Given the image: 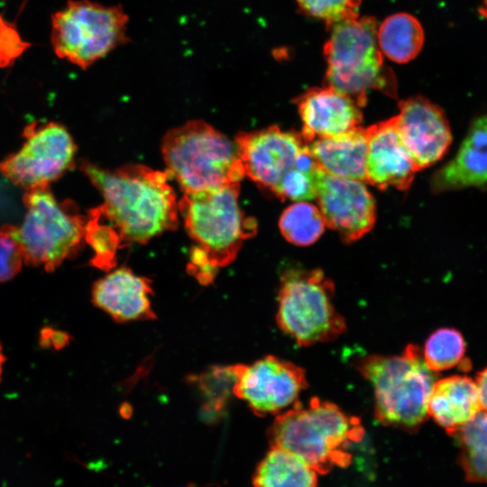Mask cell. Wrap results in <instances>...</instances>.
<instances>
[{
	"label": "cell",
	"mask_w": 487,
	"mask_h": 487,
	"mask_svg": "<svg viewBox=\"0 0 487 487\" xmlns=\"http://www.w3.org/2000/svg\"><path fill=\"white\" fill-rule=\"evenodd\" d=\"M81 170L104 198L96 212L122 244H145L177 226L179 204L165 171L142 165L106 170L87 161Z\"/></svg>",
	"instance_id": "6da1fadb"
},
{
	"label": "cell",
	"mask_w": 487,
	"mask_h": 487,
	"mask_svg": "<svg viewBox=\"0 0 487 487\" xmlns=\"http://www.w3.org/2000/svg\"><path fill=\"white\" fill-rule=\"evenodd\" d=\"M363 436L359 418L317 398H312L306 406L297 400L275 418L269 429L272 446L294 453L318 473L348 465L351 455L347 447Z\"/></svg>",
	"instance_id": "7a4b0ae2"
},
{
	"label": "cell",
	"mask_w": 487,
	"mask_h": 487,
	"mask_svg": "<svg viewBox=\"0 0 487 487\" xmlns=\"http://www.w3.org/2000/svg\"><path fill=\"white\" fill-rule=\"evenodd\" d=\"M377 22L372 16H357L332 25L324 45L327 64L325 86L350 96L363 107L370 90L395 97L397 81L383 62L377 41Z\"/></svg>",
	"instance_id": "3957f363"
},
{
	"label": "cell",
	"mask_w": 487,
	"mask_h": 487,
	"mask_svg": "<svg viewBox=\"0 0 487 487\" xmlns=\"http://www.w3.org/2000/svg\"><path fill=\"white\" fill-rule=\"evenodd\" d=\"M358 369L373 387L375 417L381 424L413 430L426 420L436 372L419 347L409 345L400 355H367Z\"/></svg>",
	"instance_id": "277c9868"
},
{
	"label": "cell",
	"mask_w": 487,
	"mask_h": 487,
	"mask_svg": "<svg viewBox=\"0 0 487 487\" xmlns=\"http://www.w3.org/2000/svg\"><path fill=\"white\" fill-rule=\"evenodd\" d=\"M161 152L165 172L184 193L239 183L245 176L235 143L203 121L170 130Z\"/></svg>",
	"instance_id": "5b68a950"
},
{
	"label": "cell",
	"mask_w": 487,
	"mask_h": 487,
	"mask_svg": "<svg viewBox=\"0 0 487 487\" xmlns=\"http://www.w3.org/2000/svg\"><path fill=\"white\" fill-rule=\"evenodd\" d=\"M239 183L185 193L179 203L194 249L217 269L233 262L243 242L256 232V223L246 217L239 204Z\"/></svg>",
	"instance_id": "8992f818"
},
{
	"label": "cell",
	"mask_w": 487,
	"mask_h": 487,
	"mask_svg": "<svg viewBox=\"0 0 487 487\" xmlns=\"http://www.w3.org/2000/svg\"><path fill=\"white\" fill-rule=\"evenodd\" d=\"M334 284L321 270H287L281 275L278 295L279 326L299 345L337 338L346 324L334 305Z\"/></svg>",
	"instance_id": "52a82bcc"
},
{
	"label": "cell",
	"mask_w": 487,
	"mask_h": 487,
	"mask_svg": "<svg viewBox=\"0 0 487 487\" xmlns=\"http://www.w3.org/2000/svg\"><path fill=\"white\" fill-rule=\"evenodd\" d=\"M23 203L26 214L15 237L24 262L52 271L78 251L87 219L71 203L58 202L48 188L27 190Z\"/></svg>",
	"instance_id": "ba28073f"
},
{
	"label": "cell",
	"mask_w": 487,
	"mask_h": 487,
	"mask_svg": "<svg viewBox=\"0 0 487 487\" xmlns=\"http://www.w3.org/2000/svg\"><path fill=\"white\" fill-rule=\"evenodd\" d=\"M128 15L119 5L69 1L52 15L51 43L58 57L87 69L129 41Z\"/></svg>",
	"instance_id": "9c48e42d"
},
{
	"label": "cell",
	"mask_w": 487,
	"mask_h": 487,
	"mask_svg": "<svg viewBox=\"0 0 487 487\" xmlns=\"http://www.w3.org/2000/svg\"><path fill=\"white\" fill-rule=\"evenodd\" d=\"M25 142L0 162V171L27 190L46 188L73 166L76 145L57 123H32L24 128Z\"/></svg>",
	"instance_id": "30bf717a"
},
{
	"label": "cell",
	"mask_w": 487,
	"mask_h": 487,
	"mask_svg": "<svg viewBox=\"0 0 487 487\" xmlns=\"http://www.w3.org/2000/svg\"><path fill=\"white\" fill-rule=\"evenodd\" d=\"M234 143L244 174L276 196L291 171L313 160L299 133L276 125L240 133Z\"/></svg>",
	"instance_id": "8fae6325"
},
{
	"label": "cell",
	"mask_w": 487,
	"mask_h": 487,
	"mask_svg": "<svg viewBox=\"0 0 487 487\" xmlns=\"http://www.w3.org/2000/svg\"><path fill=\"white\" fill-rule=\"evenodd\" d=\"M233 393L244 400L258 416L278 413L297 401L308 387L305 371L273 355L252 364L235 365Z\"/></svg>",
	"instance_id": "7c38bea8"
},
{
	"label": "cell",
	"mask_w": 487,
	"mask_h": 487,
	"mask_svg": "<svg viewBox=\"0 0 487 487\" xmlns=\"http://www.w3.org/2000/svg\"><path fill=\"white\" fill-rule=\"evenodd\" d=\"M326 225L345 243L354 242L373 227L376 206L363 181L319 174L316 198Z\"/></svg>",
	"instance_id": "4fadbf2b"
},
{
	"label": "cell",
	"mask_w": 487,
	"mask_h": 487,
	"mask_svg": "<svg viewBox=\"0 0 487 487\" xmlns=\"http://www.w3.org/2000/svg\"><path fill=\"white\" fill-rule=\"evenodd\" d=\"M396 124L400 135L418 170L442 159L452 143V132L444 110L422 96L401 100Z\"/></svg>",
	"instance_id": "5bb4252c"
},
{
	"label": "cell",
	"mask_w": 487,
	"mask_h": 487,
	"mask_svg": "<svg viewBox=\"0 0 487 487\" xmlns=\"http://www.w3.org/2000/svg\"><path fill=\"white\" fill-rule=\"evenodd\" d=\"M366 133V182L380 189L408 190L418 169L400 135L396 116L371 125Z\"/></svg>",
	"instance_id": "9a60e30c"
},
{
	"label": "cell",
	"mask_w": 487,
	"mask_h": 487,
	"mask_svg": "<svg viewBox=\"0 0 487 487\" xmlns=\"http://www.w3.org/2000/svg\"><path fill=\"white\" fill-rule=\"evenodd\" d=\"M296 104L303 124L300 134L307 143L350 131L363 119L355 101L328 86L308 89Z\"/></svg>",
	"instance_id": "2e32d148"
},
{
	"label": "cell",
	"mask_w": 487,
	"mask_h": 487,
	"mask_svg": "<svg viewBox=\"0 0 487 487\" xmlns=\"http://www.w3.org/2000/svg\"><path fill=\"white\" fill-rule=\"evenodd\" d=\"M434 193L469 188L487 191V114L475 116L455 155L431 179Z\"/></svg>",
	"instance_id": "e0dca14e"
},
{
	"label": "cell",
	"mask_w": 487,
	"mask_h": 487,
	"mask_svg": "<svg viewBox=\"0 0 487 487\" xmlns=\"http://www.w3.org/2000/svg\"><path fill=\"white\" fill-rule=\"evenodd\" d=\"M152 281L119 268L98 280L93 286L94 304L118 322L155 318L149 295Z\"/></svg>",
	"instance_id": "ac0fdd59"
},
{
	"label": "cell",
	"mask_w": 487,
	"mask_h": 487,
	"mask_svg": "<svg viewBox=\"0 0 487 487\" xmlns=\"http://www.w3.org/2000/svg\"><path fill=\"white\" fill-rule=\"evenodd\" d=\"M307 146L326 173L366 182V128L357 126L338 135L317 138Z\"/></svg>",
	"instance_id": "d6986e66"
},
{
	"label": "cell",
	"mask_w": 487,
	"mask_h": 487,
	"mask_svg": "<svg viewBox=\"0 0 487 487\" xmlns=\"http://www.w3.org/2000/svg\"><path fill=\"white\" fill-rule=\"evenodd\" d=\"M476 382L467 376L453 375L436 381L427 401V414L453 435L480 410Z\"/></svg>",
	"instance_id": "ffe728a7"
},
{
	"label": "cell",
	"mask_w": 487,
	"mask_h": 487,
	"mask_svg": "<svg viewBox=\"0 0 487 487\" xmlns=\"http://www.w3.org/2000/svg\"><path fill=\"white\" fill-rule=\"evenodd\" d=\"M318 473L305 460L272 446L257 465L253 487H317Z\"/></svg>",
	"instance_id": "44dd1931"
},
{
	"label": "cell",
	"mask_w": 487,
	"mask_h": 487,
	"mask_svg": "<svg viewBox=\"0 0 487 487\" xmlns=\"http://www.w3.org/2000/svg\"><path fill=\"white\" fill-rule=\"evenodd\" d=\"M424 40L421 23L407 13L391 14L377 27V41L381 52L396 63H407L414 60L421 51Z\"/></svg>",
	"instance_id": "7402d4cb"
},
{
	"label": "cell",
	"mask_w": 487,
	"mask_h": 487,
	"mask_svg": "<svg viewBox=\"0 0 487 487\" xmlns=\"http://www.w3.org/2000/svg\"><path fill=\"white\" fill-rule=\"evenodd\" d=\"M279 226L288 242L298 246H308L321 236L326 223L318 207L306 201H297L283 211Z\"/></svg>",
	"instance_id": "603a6c76"
},
{
	"label": "cell",
	"mask_w": 487,
	"mask_h": 487,
	"mask_svg": "<svg viewBox=\"0 0 487 487\" xmlns=\"http://www.w3.org/2000/svg\"><path fill=\"white\" fill-rule=\"evenodd\" d=\"M464 353L462 334L455 328L442 327L427 337L422 354L428 368L437 373L462 363Z\"/></svg>",
	"instance_id": "cb8c5ba5"
},
{
	"label": "cell",
	"mask_w": 487,
	"mask_h": 487,
	"mask_svg": "<svg viewBox=\"0 0 487 487\" xmlns=\"http://www.w3.org/2000/svg\"><path fill=\"white\" fill-rule=\"evenodd\" d=\"M87 220L85 239L95 253L92 265L108 271L115 265V254L122 242L116 232L92 209Z\"/></svg>",
	"instance_id": "d4e9b609"
},
{
	"label": "cell",
	"mask_w": 487,
	"mask_h": 487,
	"mask_svg": "<svg viewBox=\"0 0 487 487\" xmlns=\"http://www.w3.org/2000/svg\"><path fill=\"white\" fill-rule=\"evenodd\" d=\"M306 15L324 22L329 29L335 23L359 16L362 0H296Z\"/></svg>",
	"instance_id": "484cf974"
},
{
	"label": "cell",
	"mask_w": 487,
	"mask_h": 487,
	"mask_svg": "<svg viewBox=\"0 0 487 487\" xmlns=\"http://www.w3.org/2000/svg\"><path fill=\"white\" fill-rule=\"evenodd\" d=\"M236 380L235 365L216 367L200 376L198 384L207 397V408L210 410H219L231 391Z\"/></svg>",
	"instance_id": "4316f807"
},
{
	"label": "cell",
	"mask_w": 487,
	"mask_h": 487,
	"mask_svg": "<svg viewBox=\"0 0 487 487\" xmlns=\"http://www.w3.org/2000/svg\"><path fill=\"white\" fill-rule=\"evenodd\" d=\"M452 436L459 444L461 454L487 456V410H480Z\"/></svg>",
	"instance_id": "83f0119b"
},
{
	"label": "cell",
	"mask_w": 487,
	"mask_h": 487,
	"mask_svg": "<svg viewBox=\"0 0 487 487\" xmlns=\"http://www.w3.org/2000/svg\"><path fill=\"white\" fill-rule=\"evenodd\" d=\"M24 262L21 246L15 237V226L5 225L0 229V282L13 279Z\"/></svg>",
	"instance_id": "f1b7e54d"
},
{
	"label": "cell",
	"mask_w": 487,
	"mask_h": 487,
	"mask_svg": "<svg viewBox=\"0 0 487 487\" xmlns=\"http://www.w3.org/2000/svg\"><path fill=\"white\" fill-rule=\"evenodd\" d=\"M28 46L15 28L0 16V67L11 64Z\"/></svg>",
	"instance_id": "f546056e"
},
{
	"label": "cell",
	"mask_w": 487,
	"mask_h": 487,
	"mask_svg": "<svg viewBox=\"0 0 487 487\" xmlns=\"http://www.w3.org/2000/svg\"><path fill=\"white\" fill-rule=\"evenodd\" d=\"M458 462L468 482L487 483V456H473L460 453Z\"/></svg>",
	"instance_id": "4dcf8cb0"
},
{
	"label": "cell",
	"mask_w": 487,
	"mask_h": 487,
	"mask_svg": "<svg viewBox=\"0 0 487 487\" xmlns=\"http://www.w3.org/2000/svg\"><path fill=\"white\" fill-rule=\"evenodd\" d=\"M475 382L478 388L482 408L487 410V367L477 373Z\"/></svg>",
	"instance_id": "1f68e13d"
},
{
	"label": "cell",
	"mask_w": 487,
	"mask_h": 487,
	"mask_svg": "<svg viewBox=\"0 0 487 487\" xmlns=\"http://www.w3.org/2000/svg\"><path fill=\"white\" fill-rule=\"evenodd\" d=\"M479 14L487 20V0H482V4L479 8Z\"/></svg>",
	"instance_id": "d6a6232c"
},
{
	"label": "cell",
	"mask_w": 487,
	"mask_h": 487,
	"mask_svg": "<svg viewBox=\"0 0 487 487\" xmlns=\"http://www.w3.org/2000/svg\"><path fill=\"white\" fill-rule=\"evenodd\" d=\"M5 358L2 353V347H1V345H0V380H1V374H2V367H3V363L5 362Z\"/></svg>",
	"instance_id": "836d02e7"
},
{
	"label": "cell",
	"mask_w": 487,
	"mask_h": 487,
	"mask_svg": "<svg viewBox=\"0 0 487 487\" xmlns=\"http://www.w3.org/2000/svg\"><path fill=\"white\" fill-rule=\"evenodd\" d=\"M188 487H193V486H192V485H189V486H188Z\"/></svg>",
	"instance_id": "e575fe53"
}]
</instances>
